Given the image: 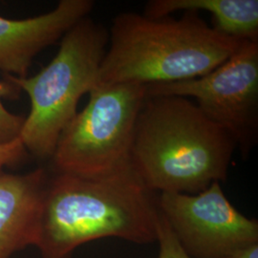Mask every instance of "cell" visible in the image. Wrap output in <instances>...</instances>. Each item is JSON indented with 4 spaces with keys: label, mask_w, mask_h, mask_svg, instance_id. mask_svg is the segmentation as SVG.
I'll return each instance as SVG.
<instances>
[{
    "label": "cell",
    "mask_w": 258,
    "mask_h": 258,
    "mask_svg": "<svg viewBox=\"0 0 258 258\" xmlns=\"http://www.w3.org/2000/svg\"><path fill=\"white\" fill-rule=\"evenodd\" d=\"M49 179L42 167L0 174V258L37 245Z\"/></svg>",
    "instance_id": "cell-9"
},
{
    "label": "cell",
    "mask_w": 258,
    "mask_h": 258,
    "mask_svg": "<svg viewBox=\"0 0 258 258\" xmlns=\"http://www.w3.org/2000/svg\"><path fill=\"white\" fill-rule=\"evenodd\" d=\"M92 0H60L46 14L23 19L0 16V72L26 78L34 58L89 16Z\"/></svg>",
    "instance_id": "cell-8"
},
{
    "label": "cell",
    "mask_w": 258,
    "mask_h": 258,
    "mask_svg": "<svg viewBox=\"0 0 258 258\" xmlns=\"http://www.w3.org/2000/svg\"><path fill=\"white\" fill-rule=\"evenodd\" d=\"M20 89L6 78L0 81V144H6L19 138L25 117L10 112L3 104V99L16 100Z\"/></svg>",
    "instance_id": "cell-11"
},
{
    "label": "cell",
    "mask_w": 258,
    "mask_h": 258,
    "mask_svg": "<svg viewBox=\"0 0 258 258\" xmlns=\"http://www.w3.org/2000/svg\"><path fill=\"white\" fill-rule=\"evenodd\" d=\"M160 214L158 195L131 166L100 178L56 173L47 184L36 247L41 258H68L102 238L151 244Z\"/></svg>",
    "instance_id": "cell-1"
},
{
    "label": "cell",
    "mask_w": 258,
    "mask_h": 258,
    "mask_svg": "<svg viewBox=\"0 0 258 258\" xmlns=\"http://www.w3.org/2000/svg\"><path fill=\"white\" fill-rule=\"evenodd\" d=\"M222 258H258V243L233 250Z\"/></svg>",
    "instance_id": "cell-14"
},
{
    "label": "cell",
    "mask_w": 258,
    "mask_h": 258,
    "mask_svg": "<svg viewBox=\"0 0 258 258\" xmlns=\"http://www.w3.org/2000/svg\"><path fill=\"white\" fill-rule=\"evenodd\" d=\"M108 42L107 30L86 17L65 34L56 55L37 75H4L31 102L19 135L28 153L40 160L52 158L62 132L78 113L80 100L96 84Z\"/></svg>",
    "instance_id": "cell-4"
},
{
    "label": "cell",
    "mask_w": 258,
    "mask_h": 258,
    "mask_svg": "<svg viewBox=\"0 0 258 258\" xmlns=\"http://www.w3.org/2000/svg\"><path fill=\"white\" fill-rule=\"evenodd\" d=\"M147 97L194 98L214 123L234 139L243 157L258 141V42L241 41L235 52L209 74L146 85Z\"/></svg>",
    "instance_id": "cell-6"
},
{
    "label": "cell",
    "mask_w": 258,
    "mask_h": 258,
    "mask_svg": "<svg viewBox=\"0 0 258 258\" xmlns=\"http://www.w3.org/2000/svg\"><path fill=\"white\" fill-rule=\"evenodd\" d=\"M196 12L181 18H149L135 12L118 15L95 86L171 83L209 74L239 46Z\"/></svg>",
    "instance_id": "cell-3"
},
{
    "label": "cell",
    "mask_w": 258,
    "mask_h": 258,
    "mask_svg": "<svg viewBox=\"0 0 258 258\" xmlns=\"http://www.w3.org/2000/svg\"><path fill=\"white\" fill-rule=\"evenodd\" d=\"M146 85L94 86L89 101L62 132L52 162L56 173L100 178L131 166L130 156Z\"/></svg>",
    "instance_id": "cell-5"
},
{
    "label": "cell",
    "mask_w": 258,
    "mask_h": 258,
    "mask_svg": "<svg viewBox=\"0 0 258 258\" xmlns=\"http://www.w3.org/2000/svg\"><path fill=\"white\" fill-rule=\"evenodd\" d=\"M236 148L231 134L189 99L147 97L136 121L130 164L156 194H197L227 179Z\"/></svg>",
    "instance_id": "cell-2"
},
{
    "label": "cell",
    "mask_w": 258,
    "mask_h": 258,
    "mask_svg": "<svg viewBox=\"0 0 258 258\" xmlns=\"http://www.w3.org/2000/svg\"><path fill=\"white\" fill-rule=\"evenodd\" d=\"M158 206L190 258H222L258 243V221L229 201L220 182L197 194H159Z\"/></svg>",
    "instance_id": "cell-7"
},
{
    "label": "cell",
    "mask_w": 258,
    "mask_h": 258,
    "mask_svg": "<svg viewBox=\"0 0 258 258\" xmlns=\"http://www.w3.org/2000/svg\"><path fill=\"white\" fill-rule=\"evenodd\" d=\"M156 242L159 244L157 258H190L181 248L162 213L160 214L158 224Z\"/></svg>",
    "instance_id": "cell-12"
},
{
    "label": "cell",
    "mask_w": 258,
    "mask_h": 258,
    "mask_svg": "<svg viewBox=\"0 0 258 258\" xmlns=\"http://www.w3.org/2000/svg\"><path fill=\"white\" fill-rule=\"evenodd\" d=\"M206 11L217 32L238 41L258 42L257 0H150L143 15L168 17L175 12Z\"/></svg>",
    "instance_id": "cell-10"
},
{
    "label": "cell",
    "mask_w": 258,
    "mask_h": 258,
    "mask_svg": "<svg viewBox=\"0 0 258 258\" xmlns=\"http://www.w3.org/2000/svg\"><path fill=\"white\" fill-rule=\"evenodd\" d=\"M28 156L27 150L19 139L6 144H0V174L4 168L18 165Z\"/></svg>",
    "instance_id": "cell-13"
}]
</instances>
